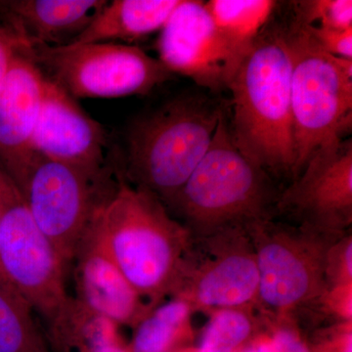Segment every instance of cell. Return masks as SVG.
Returning <instances> with one entry per match:
<instances>
[{
    "label": "cell",
    "mask_w": 352,
    "mask_h": 352,
    "mask_svg": "<svg viewBox=\"0 0 352 352\" xmlns=\"http://www.w3.org/2000/svg\"><path fill=\"white\" fill-rule=\"evenodd\" d=\"M99 206L89 228L141 296L152 305L175 294L193 235L151 192L127 182Z\"/></svg>",
    "instance_id": "6da1fadb"
},
{
    "label": "cell",
    "mask_w": 352,
    "mask_h": 352,
    "mask_svg": "<svg viewBox=\"0 0 352 352\" xmlns=\"http://www.w3.org/2000/svg\"><path fill=\"white\" fill-rule=\"evenodd\" d=\"M291 54L284 30L263 31L238 67L230 124L238 149L270 176H295Z\"/></svg>",
    "instance_id": "7a4b0ae2"
},
{
    "label": "cell",
    "mask_w": 352,
    "mask_h": 352,
    "mask_svg": "<svg viewBox=\"0 0 352 352\" xmlns=\"http://www.w3.org/2000/svg\"><path fill=\"white\" fill-rule=\"evenodd\" d=\"M226 110L207 96L182 95L132 122L122 176L168 206L205 156Z\"/></svg>",
    "instance_id": "3957f363"
},
{
    "label": "cell",
    "mask_w": 352,
    "mask_h": 352,
    "mask_svg": "<svg viewBox=\"0 0 352 352\" xmlns=\"http://www.w3.org/2000/svg\"><path fill=\"white\" fill-rule=\"evenodd\" d=\"M278 196L271 176L238 149L224 112L207 153L166 208L199 237L272 219Z\"/></svg>",
    "instance_id": "277c9868"
},
{
    "label": "cell",
    "mask_w": 352,
    "mask_h": 352,
    "mask_svg": "<svg viewBox=\"0 0 352 352\" xmlns=\"http://www.w3.org/2000/svg\"><path fill=\"white\" fill-rule=\"evenodd\" d=\"M284 32L291 54L295 179L315 151L351 127L352 60L325 52L294 23Z\"/></svg>",
    "instance_id": "5b68a950"
},
{
    "label": "cell",
    "mask_w": 352,
    "mask_h": 352,
    "mask_svg": "<svg viewBox=\"0 0 352 352\" xmlns=\"http://www.w3.org/2000/svg\"><path fill=\"white\" fill-rule=\"evenodd\" d=\"M10 177L68 270L95 212L117 184L116 164L92 173L34 152Z\"/></svg>",
    "instance_id": "8992f818"
},
{
    "label": "cell",
    "mask_w": 352,
    "mask_h": 352,
    "mask_svg": "<svg viewBox=\"0 0 352 352\" xmlns=\"http://www.w3.org/2000/svg\"><path fill=\"white\" fill-rule=\"evenodd\" d=\"M247 229L258 261L256 305L272 317L270 321L293 320L298 310L316 308L327 289L328 250L337 240L273 217Z\"/></svg>",
    "instance_id": "52a82bcc"
},
{
    "label": "cell",
    "mask_w": 352,
    "mask_h": 352,
    "mask_svg": "<svg viewBox=\"0 0 352 352\" xmlns=\"http://www.w3.org/2000/svg\"><path fill=\"white\" fill-rule=\"evenodd\" d=\"M28 53L46 78L75 99L146 95L173 78L157 58L132 44L29 43Z\"/></svg>",
    "instance_id": "ba28073f"
},
{
    "label": "cell",
    "mask_w": 352,
    "mask_h": 352,
    "mask_svg": "<svg viewBox=\"0 0 352 352\" xmlns=\"http://www.w3.org/2000/svg\"><path fill=\"white\" fill-rule=\"evenodd\" d=\"M0 266L8 283L45 324L69 298L63 261L1 164Z\"/></svg>",
    "instance_id": "9c48e42d"
},
{
    "label": "cell",
    "mask_w": 352,
    "mask_h": 352,
    "mask_svg": "<svg viewBox=\"0 0 352 352\" xmlns=\"http://www.w3.org/2000/svg\"><path fill=\"white\" fill-rule=\"evenodd\" d=\"M258 284L256 250L249 231L247 227H231L193 237L173 298L184 300L194 311L254 307Z\"/></svg>",
    "instance_id": "30bf717a"
},
{
    "label": "cell",
    "mask_w": 352,
    "mask_h": 352,
    "mask_svg": "<svg viewBox=\"0 0 352 352\" xmlns=\"http://www.w3.org/2000/svg\"><path fill=\"white\" fill-rule=\"evenodd\" d=\"M275 212L338 240L352 223V141L338 138L322 146L298 177L278 196Z\"/></svg>",
    "instance_id": "8fae6325"
},
{
    "label": "cell",
    "mask_w": 352,
    "mask_h": 352,
    "mask_svg": "<svg viewBox=\"0 0 352 352\" xmlns=\"http://www.w3.org/2000/svg\"><path fill=\"white\" fill-rule=\"evenodd\" d=\"M157 59L171 74L191 78L212 91L228 89L239 64L198 0H182L160 31Z\"/></svg>",
    "instance_id": "7c38bea8"
},
{
    "label": "cell",
    "mask_w": 352,
    "mask_h": 352,
    "mask_svg": "<svg viewBox=\"0 0 352 352\" xmlns=\"http://www.w3.org/2000/svg\"><path fill=\"white\" fill-rule=\"evenodd\" d=\"M107 131L67 94L46 78L43 108L32 140L41 156L88 173L113 166Z\"/></svg>",
    "instance_id": "4fadbf2b"
},
{
    "label": "cell",
    "mask_w": 352,
    "mask_h": 352,
    "mask_svg": "<svg viewBox=\"0 0 352 352\" xmlns=\"http://www.w3.org/2000/svg\"><path fill=\"white\" fill-rule=\"evenodd\" d=\"M76 300L117 323L134 328L151 311L88 226L72 264Z\"/></svg>",
    "instance_id": "5bb4252c"
},
{
    "label": "cell",
    "mask_w": 352,
    "mask_h": 352,
    "mask_svg": "<svg viewBox=\"0 0 352 352\" xmlns=\"http://www.w3.org/2000/svg\"><path fill=\"white\" fill-rule=\"evenodd\" d=\"M19 51L0 85V164L13 175L32 156V140L43 108L46 78Z\"/></svg>",
    "instance_id": "9a60e30c"
},
{
    "label": "cell",
    "mask_w": 352,
    "mask_h": 352,
    "mask_svg": "<svg viewBox=\"0 0 352 352\" xmlns=\"http://www.w3.org/2000/svg\"><path fill=\"white\" fill-rule=\"evenodd\" d=\"M106 3V0H6L0 1V19L29 43L67 45L75 43Z\"/></svg>",
    "instance_id": "2e32d148"
},
{
    "label": "cell",
    "mask_w": 352,
    "mask_h": 352,
    "mask_svg": "<svg viewBox=\"0 0 352 352\" xmlns=\"http://www.w3.org/2000/svg\"><path fill=\"white\" fill-rule=\"evenodd\" d=\"M180 1L182 0L107 1L75 43H134L153 32L161 31Z\"/></svg>",
    "instance_id": "e0dca14e"
},
{
    "label": "cell",
    "mask_w": 352,
    "mask_h": 352,
    "mask_svg": "<svg viewBox=\"0 0 352 352\" xmlns=\"http://www.w3.org/2000/svg\"><path fill=\"white\" fill-rule=\"evenodd\" d=\"M205 6L220 38L240 65L267 24L277 2L273 0H210L205 2Z\"/></svg>",
    "instance_id": "ac0fdd59"
},
{
    "label": "cell",
    "mask_w": 352,
    "mask_h": 352,
    "mask_svg": "<svg viewBox=\"0 0 352 352\" xmlns=\"http://www.w3.org/2000/svg\"><path fill=\"white\" fill-rule=\"evenodd\" d=\"M194 310L180 298L153 307L133 328L129 342L132 352H175L187 347L193 335L191 316Z\"/></svg>",
    "instance_id": "d6986e66"
},
{
    "label": "cell",
    "mask_w": 352,
    "mask_h": 352,
    "mask_svg": "<svg viewBox=\"0 0 352 352\" xmlns=\"http://www.w3.org/2000/svg\"><path fill=\"white\" fill-rule=\"evenodd\" d=\"M34 314L17 292L0 282V352H52Z\"/></svg>",
    "instance_id": "ffe728a7"
},
{
    "label": "cell",
    "mask_w": 352,
    "mask_h": 352,
    "mask_svg": "<svg viewBox=\"0 0 352 352\" xmlns=\"http://www.w3.org/2000/svg\"><path fill=\"white\" fill-rule=\"evenodd\" d=\"M252 307L224 308L210 311L196 352H238L261 333Z\"/></svg>",
    "instance_id": "44dd1931"
},
{
    "label": "cell",
    "mask_w": 352,
    "mask_h": 352,
    "mask_svg": "<svg viewBox=\"0 0 352 352\" xmlns=\"http://www.w3.org/2000/svg\"><path fill=\"white\" fill-rule=\"evenodd\" d=\"M294 4L296 25L331 30L352 28L351 0H305Z\"/></svg>",
    "instance_id": "7402d4cb"
},
{
    "label": "cell",
    "mask_w": 352,
    "mask_h": 352,
    "mask_svg": "<svg viewBox=\"0 0 352 352\" xmlns=\"http://www.w3.org/2000/svg\"><path fill=\"white\" fill-rule=\"evenodd\" d=\"M327 289L352 284V236L346 234L329 248L325 268Z\"/></svg>",
    "instance_id": "603a6c76"
},
{
    "label": "cell",
    "mask_w": 352,
    "mask_h": 352,
    "mask_svg": "<svg viewBox=\"0 0 352 352\" xmlns=\"http://www.w3.org/2000/svg\"><path fill=\"white\" fill-rule=\"evenodd\" d=\"M267 335L270 352H311L310 342L294 320L271 321Z\"/></svg>",
    "instance_id": "cb8c5ba5"
},
{
    "label": "cell",
    "mask_w": 352,
    "mask_h": 352,
    "mask_svg": "<svg viewBox=\"0 0 352 352\" xmlns=\"http://www.w3.org/2000/svg\"><path fill=\"white\" fill-rule=\"evenodd\" d=\"M300 27H302L325 52L342 59L352 60V28L347 30H331L305 25Z\"/></svg>",
    "instance_id": "d4e9b609"
},
{
    "label": "cell",
    "mask_w": 352,
    "mask_h": 352,
    "mask_svg": "<svg viewBox=\"0 0 352 352\" xmlns=\"http://www.w3.org/2000/svg\"><path fill=\"white\" fill-rule=\"evenodd\" d=\"M317 307L337 319V323L352 322V284L328 288Z\"/></svg>",
    "instance_id": "484cf974"
},
{
    "label": "cell",
    "mask_w": 352,
    "mask_h": 352,
    "mask_svg": "<svg viewBox=\"0 0 352 352\" xmlns=\"http://www.w3.org/2000/svg\"><path fill=\"white\" fill-rule=\"evenodd\" d=\"M311 352H352V322L326 329L310 342Z\"/></svg>",
    "instance_id": "4316f807"
},
{
    "label": "cell",
    "mask_w": 352,
    "mask_h": 352,
    "mask_svg": "<svg viewBox=\"0 0 352 352\" xmlns=\"http://www.w3.org/2000/svg\"><path fill=\"white\" fill-rule=\"evenodd\" d=\"M29 41L11 25L0 19V85L6 78L14 58Z\"/></svg>",
    "instance_id": "83f0119b"
},
{
    "label": "cell",
    "mask_w": 352,
    "mask_h": 352,
    "mask_svg": "<svg viewBox=\"0 0 352 352\" xmlns=\"http://www.w3.org/2000/svg\"><path fill=\"white\" fill-rule=\"evenodd\" d=\"M55 352H132L129 342L120 337L118 339L83 342L62 347Z\"/></svg>",
    "instance_id": "f1b7e54d"
},
{
    "label": "cell",
    "mask_w": 352,
    "mask_h": 352,
    "mask_svg": "<svg viewBox=\"0 0 352 352\" xmlns=\"http://www.w3.org/2000/svg\"><path fill=\"white\" fill-rule=\"evenodd\" d=\"M238 352H270L267 332H261L258 337Z\"/></svg>",
    "instance_id": "f546056e"
},
{
    "label": "cell",
    "mask_w": 352,
    "mask_h": 352,
    "mask_svg": "<svg viewBox=\"0 0 352 352\" xmlns=\"http://www.w3.org/2000/svg\"><path fill=\"white\" fill-rule=\"evenodd\" d=\"M0 282H2V283L7 285V286L10 287V288H12V287H11V285L8 283V281H7L6 276H4L3 271H2L1 270V266H0ZM14 291H15V289H14Z\"/></svg>",
    "instance_id": "4dcf8cb0"
},
{
    "label": "cell",
    "mask_w": 352,
    "mask_h": 352,
    "mask_svg": "<svg viewBox=\"0 0 352 352\" xmlns=\"http://www.w3.org/2000/svg\"><path fill=\"white\" fill-rule=\"evenodd\" d=\"M175 352H196L195 347L187 346L184 349H179V351Z\"/></svg>",
    "instance_id": "1f68e13d"
}]
</instances>
